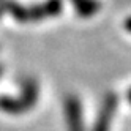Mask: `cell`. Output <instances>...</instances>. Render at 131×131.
<instances>
[{
	"label": "cell",
	"instance_id": "4",
	"mask_svg": "<svg viewBox=\"0 0 131 131\" xmlns=\"http://www.w3.org/2000/svg\"><path fill=\"white\" fill-rule=\"evenodd\" d=\"M125 29L131 33V16L129 17H126V19H125Z\"/></svg>",
	"mask_w": 131,
	"mask_h": 131
},
{
	"label": "cell",
	"instance_id": "1",
	"mask_svg": "<svg viewBox=\"0 0 131 131\" xmlns=\"http://www.w3.org/2000/svg\"><path fill=\"white\" fill-rule=\"evenodd\" d=\"M117 104H118V98L115 93H107L104 96L101 109H100V115L96 118L95 131H109V123H111L112 114L117 109Z\"/></svg>",
	"mask_w": 131,
	"mask_h": 131
},
{
	"label": "cell",
	"instance_id": "5",
	"mask_svg": "<svg viewBox=\"0 0 131 131\" xmlns=\"http://www.w3.org/2000/svg\"><path fill=\"white\" fill-rule=\"evenodd\" d=\"M126 98H128V101H129V104H131V89L128 90V93H126Z\"/></svg>",
	"mask_w": 131,
	"mask_h": 131
},
{
	"label": "cell",
	"instance_id": "3",
	"mask_svg": "<svg viewBox=\"0 0 131 131\" xmlns=\"http://www.w3.org/2000/svg\"><path fill=\"white\" fill-rule=\"evenodd\" d=\"M73 6L76 8V11L82 17H90L96 14L100 10V2L98 0H71Z\"/></svg>",
	"mask_w": 131,
	"mask_h": 131
},
{
	"label": "cell",
	"instance_id": "2",
	"mask_svg": "<svg viewBox=\"0 0 131 131\" xmlns=\"http://www.w3.org/2000/svg\"><path fill=\"white\" fill-rule=\"evenodd\" d=\"M67 111L70 114V128L73 131H82V112L81 103L76 96H70L67 100Z\"/></svg>",
	"mask_w": 131,
	"mask_h": 131
}]
</instances>
